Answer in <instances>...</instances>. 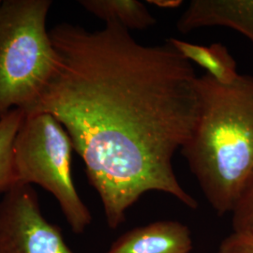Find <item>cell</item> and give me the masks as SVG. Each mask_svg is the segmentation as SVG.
Wrapping results in <instances>:
<instances>
[{"label": "cell", "instance_id": "cell-1", "mask_svg": "<svg viewBox=\"0 0 253 253\" xmlns=\"http://www.w3.org/2000/svg\"><path fill=\"white\" fill-rule=\"evenodd\" d=\"M49 34L53 71L25 113H47L64 126L108 226H120L151 191L198 208L172 164L198 115L192 63L168 42L145 45L114 22L99 30L62 23Z\"/></svg>", "mask_w": 253, "mask_h": 253}, {"label": "cell", "instance_id": "cell-2", "mask_svg": "<svg viewBox=\"0 0 253 253\" xmlns=\"http://www.w3.org/2000/svg\"><path fill=\"white\" fill-rule=\"evenodd\" d=\"M196 88L197 119L181 152L208 204L223 216L253 174V76L222 84L206 73Z\"/></svg>", "mask_w": 253, "mask_h": 253}, {"label": "cell", "instance_id": "cell-3", "mask_svg": "<svg viewBox=\"0 0 253 253\" xmlns=\"http://www.w3.org/2000/svg\"><path fill=\"white\" fill-rule=\"evenodd\" d=\"M51 0H5L0 6V118L27 110L53 71L46 20Z\"/></svg>", "mask_w": 253, "mask_h": 253}, {"label": "cell", "instance_id": "cell-4", "mask_svg": "<svg viewBox=\"0 0 253 253\" xmlns=\"http://www.w3.org/2000/svg\"><path fill=\"white\" fill-rule=\"evenodd\" d=\"M73 143L64 126L47 113L26 114L13 143L19 184H36L51 193L75 234L84 233L92 215L75 188Z\"/></svg>", "mask_w": 253, "mask_h": 253}, {"label": "cell", "instance_id": "cell-5", "mask_svg": "<svg viewBox=\"0 0 253 253\" xmlns=\"http://www.w3.org/2000/svg\"><path fill=\"white\" fill-rule=\"evenodd\" d=\"M0 253H74L43 216L31 185H16L0 202Z\"/></svg>", "mask_w": 253, "mask_h": 253}, {"label": "cell", "instance_id": "cell-6", "mask_svg": "<svg viewBox=\"0 0 253 253\" xmlns=\"http://www.w3.org/2000/svg\"><path fill=\"white\" fill-rule=\"evenodd\" d=\"M213 27L231 28L253 44V0H192L176 23L183 34Z\"/></svg>", "mask_w": 253, "mask_h": 253}, {"label": "cell", "instance_id": "cell-7", "mask_svg": "<svg viewBox=\"0 0 253 253\" xmlns=\"http://www.w3.org/2000/svg\"><path fill=\"white\" fill-rule=\"evenodd\" d=\"M189 227L176 220H158L120 235L106 253H190Z\"/></svg>", "mask_w": 253, "mask_h": 253}, {"label": "cell", "instance_id": "cell-8", "mask_svg": "<svg viewBox=\"0 0 253 253\" xmlns=\"http://www.w3.org/2000/svg\"><path fill=\"white\" fill-rule=\"evenodd\" d=\"M171 45L189 60L190 63L197 64L207 71V74L215 81L222 84H230L239 77L237 64L226 46L220 42L211 45H199L171 38L167 41Z\"/></svg>", "mask_w": 253, "mask_h": 253}, {"label": "cell", "instance_id": "cell-9", "mask_svg": "<svg viewBox=\"0 0 253 253\" xmlns=\"http://www.w3.org/2000/svg\"><path fill=\"white\" fill-rule=\"evenodd\" d=\"M79 3L94 16L105 23H117L128 31L145 30L157 23L145 3L138 0H81Z\"/></svg>", "mask_w": 253, "mask_h": 253}, {"label": "cell", "instance_id": "cell-10", "mask_svg": "<svg viewBox=\"0 0 253 253\" xmlns=\"http://www.w3.org/2000/svg\"><path fill=\"white\" fill-rule=\"evenodd\" d=\"M25 116L24 110L15 108L0 118V193L5 194L19 184L12 150Z\"/></svg>", "mask_w": 253, "mask_h": 253}, {"label": "cell", "instance_id": "cell-11", "mask_svg": "<svg viewBox=\"0 0 253 253\" xmlns=\"http://www.w3.org/2000/svg\"><path fill=\"white\" fill-rule=\"evenodd\" d=\"M231 215L233 231L253 232V174Z\"/></svg>", "mask_w": 253, "mask_h": 253}, {"label": "cell", "instance_id": "cell-12", "mask_svg": "<svg viewBox=\"0 0 253 253\" xmlns=\"http://www.w3.org/2000/svg\"><path fill=\"white\" fill-rule=\"evenodd\" d=\"M217 253H253V232L233 231L221 241Z\"/></svg>", "mask_w": 253, "mask_h": 253}, {"label": "cell", "instance_id": "cell-13", "mask_svg": "<svg viewBox=\"0 0 253 253\" xmlns=\"http://www.w3.org/2000/svg\"><path fill=\"white\" fill-rule=\"evenodd\" d=\"M147 3L162 9H175L180 7L183 1L181 0H148Z\"/></svg>", "mask_w": 253, "mask_h": 253}, {"label": "cell", "instance_id": "cell-14", "mask_svg": "<svg viewBox=\"0 0 253 253\" xmlns=\"http://www.w3.org/2000/svg\"><path fill=\"white\" fill-rule=\"evenodd\" d=\"M1 4H2V1H1V0H0V6H1Z\"/></svg>", "mask_w": 253, "mask_h": 253}]
</instances>
